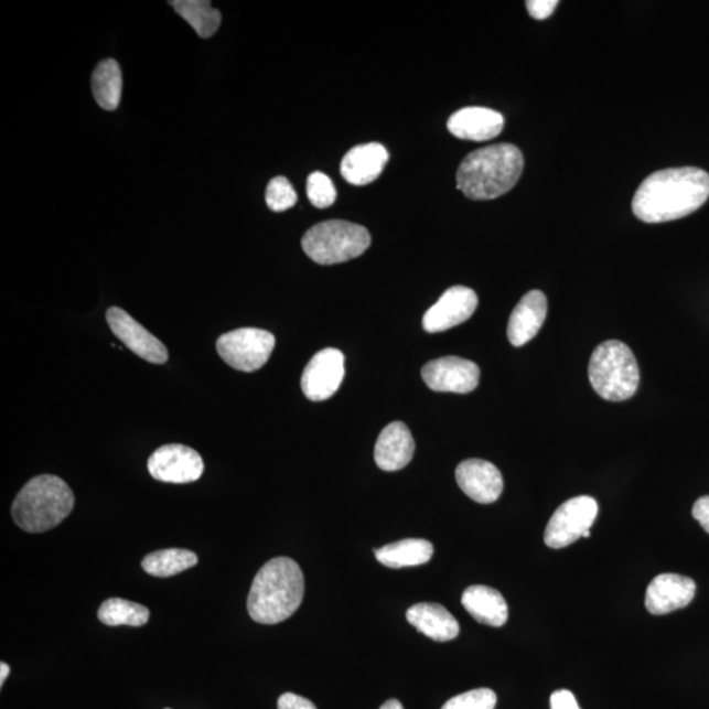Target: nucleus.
<instances>
[{
    "label": "nucleus",
    "instance_id": "aec40b11",
    "mask_svg": "<svg viewBox=\"0 0 709 709\" xmlns=\"http://www.w3.org/2000/svg\"><path fill=\"white\" fill-rule=\"evenodd\" d=\"M408 622L433 642H451L460 633V625L451 612L438 603H418L406 612Z\"/></svg>",
    "mask_w": 709,
    "mask_h": 709
},
{
    "label": "nucleus",
    "instance_id": "c85d7f7f",
    "mask_svg": "<svg viewBox=\"0 0 709 709\" xmlns=\"http://www.w3.org/2000/svg\"><path fill=\"white\" fill-rule=\"evenodd\" d=\"M497 695L488 688H477L447 701L442 709H494Z\"/></svg>",
    "mask_w": 709,
    "mask_h": 709
},
{
    "label": "nucleus",
    "instance_id": "a211bd4d",
    "mask_svg": "<svg viewBox=\"0 0 709 709\" xmlns=\"http://www.w3.org/2000/svg\"><path fill=\"white\" fill-rule=\"evenodd\" d=\"M388 161V150L382 143L357 144L344 155L341 174L350 184L367 185L382 175Z\"/></svg>",
    "mask_w": 709,
    "mask_h": 709
},
{
    "label": "nucleus",
    "instance_id": "f3484780",
    "mask_svg": "<svg viewBox=\"0 0 709 709\" xmlns=\"http://www.w3.org/2000/svg\"><path fill=\"white\" fill-rule=\"evenodd\" d=\"M548 302L540 291H529L523 296L508 320L507 339L514 347L525 346L534 340L546 322Z\"/></svg>",
    "mask_w": 709,
    "mask_h": 709
},
{
    "label": "nucleus",
    "instance_id": "72a5a7b5",
    "mask_svg": "<svg viewBox=\"0 0 709 709\" xmlns=\"http://www.w3.org/2000/svg\"><path fill=\"white\" fill-rule=\"evenodd\" d=\"M9 674L10 666L4 663L0 664V686H3L6 678L9 677Z\"/></svg>",
    "mask_w": 709,
    "mask_h": 709
},
{
    "label": "nucleus",
    "instance_id": "6ab92c4d",
    "mask_svg": "<svg viewBox=\"0 0 709 709\" xmlns=\"http://www.w3.org/2000/svg\"><path fill=\"white\" fill-rule=\"evenodd\" d=\"M416 443L411 432L402 422L385 427L375 445V461L385 472L401 471L415 456Z\"/></svg>",
    "mask_w": 709,
    "mask_h": 709
},
{
    "label": "nucleus",
    "instance_id": "4be33fe9",
    "mask_svg": "<svg viewBox=\"0 0 709 709\" xmlns=\"http://www.w3.org/2000/svg\"><path fill=\"white\" fill-rule=\"evenodd\" d=\"M432 555V544L425 539H405L375 550L377 561L391 569L423 566Z\"/></svg>",
    "mask_w": 709,
    "mask_h": 709
},
{
    "label": "nucleus",
    "instance_id": "39448f33",
    "mask_svg": "<svg viewBox=\"0 0 709 709\" xmlns=\"http://www.w3.org/2000/svg\"><path fill=\"white\" fill-rule=\"evenodd\" d=\"M589 378L599 396L621 402L635 396L640 369L632 350L621 341L599 344L591 355Z\"/></svg>",
    "mask_w": 709,
    "mask_h": 709
},
{
    "label": "nucleus",
    "instance_id": "0eeeda50",
    "mask_svg": "<svg viewBox=\"0 0 709 709\" xmlns=\"http://www.w3.org/2000/svg\"><path fill=\"white\" fill-rule=\"evenodd\" d=\"M218 355L234 369L256 372L270 359L275 336L266 330L245 327L219 336Z\"/></svg>",
    "mask_w": 709,
    "mask_h": 709
},
{
    "label": "nucleus",
    "instance_id": "9b49d317",
    "mask_svg": "<svg viewBox=\"0 0 709 709\" xmlns=\"http://www.w3.org/2000/svg\"><path fill=\"white\" fill-rule=\"evenodd\" d=\"M344 378V355L340 350L325 348L308 363L301 388L311 401H325L339 391Z\"/></svg>",
    "mask_w": 709,
    "mask_h": 709
},
{
    "label": "nucleus",
    "instance_id": "473e14b6",
    "mask_svg": "<svg viewBox=\"0 0 709 709\" xmlns=\"http://www.w3.org/2000/svg\"><path fill=\"white\" fill-rule=\"evenodd\" d=\"M692 516L700 523V526L705 528V531L709 534V495H705V497L695 502Z\"/></svg>",
    "mask_w": 709,
    "mask_h": 709
},
{
    "label": "nucleus",
    "instance_id": "cd10ccee",
    "mask_svg": "<svg viewBox=\"0 0 709 709\" xmlns=\"http://www.w3.org/2000/svg\"><path fill=\"white\" fill-rule=\"evenodd\" d=\"M307 194L315 208L320 210L329 208L336 200V190L332 179L321 171H315L309 175Z\"/></svg>",
    "mask_w": 709,
    "mask_h": 709
},
{
    "label": "nucleus",
    "instance_id": "c756f323",
    "mask_svg": "<svg viewBox=\"0 0 709 709\" xmlns=\"http://www.w3.org/2000/svg\"><path fill=\"white\" fill-rule=\"evenodd\" d=\"M559 6L557 0H528L527 11L536 20L548 19Z\"/></svg>",
    "mask_w": 709,
    "mask_h": 709
},
{
    "label": "nucleus",
    "instance_id": "4468645a",
    "mask_svg": "<svg viewBox=\"0 0 709 709\" xmlns=\"http://www.w3.org/2000/svg\"><path fill=\"white\" fill-rule=\"evenodd\" d=\"M461 491L477 504H493L504 492V477L497 466L481 459H470L456 468Z\"/></svg>",
    "mask_w": 709,
    "mask_h": 709
},
{
    "label": "nucleus",
    "instance_id": "393cba45",
    "mask_svg": "<svg viewBox=\"0 0 709 709\" xmlns=\"http://www.w3.org/2000/svg\"><path fill=\"white\" fill-rule=\"evenodd\" d=\"M196 563V554L187 549L172 548L148 555L142 560V568L150 576L168 578L194 568Z\"/></svg>",
    "mask_w": 709,
    "mask_h": 709
},
{
    "label": "nucleus",
    "instance_id": "20e7f679",
    "mask_svg": "<svg viewBox=\"0 0 709 709\" xmlns=\"http://www.w3.org/2000/svg\"><path fill=\"white\" fill-rule=\"evenodd\" d=\"M74 494L64 480L43 474L26 483L12 505V519L26 533L50 531L74 508Z\"/></svg>",
    "mask_w": 709,
    "mask_h": 709
},
{
    "label": "nucleus",
    "instance_id": "ddd939ff",
    "mask_svg": "<svg viewBox=\"0 0 709 709\" xmlns=\"http://www.w3.org/2000/svg\"><path fill=\"white\" fill-rule=\"evenodd\" d=\"M107 322L114 334L142 359L163 364L169 359L166 346L120 308H109Z\"/></svg>",
    "mask_w": 709,
    "mask_h": 709
},
{
    "label": "nucleus",
    "instance_id": "7c9ffc66",
    "mask_svg": "<svg viewBox=\"0 0 709 709\" xmlns=\"http://www.w3.org/2000/svg\"><path fill=\"white\" fill-rule=\"evenodd\" d=\"M278 709H316L311 700L299 697V695L287 692L278 700Z\"/></svg>",
    "mask_w": 709,
    "mask_h": 709
},
{
    "label": "nucleus",
    "instance_id": "f257e3e1",
    "mask_svg": "<svg viewBox=\"0 0 709 709\" xmlns=\"http://www.w3.org/2000/svg\"><path fill=\"white\" fill-rule=\"evenodd\" d=\"M709 197V175L698 168L654 172L640 184L632 211L646 224L669 223L698 211Z\"/></svg>",
    "mask_w": 709,
    "mask_h": 709
},
{
    "label": "nucleus",
    "instance_id": "f03ea898",
    "mask_svg": "<svg viewBox=\"0 0 709 709\" xmlns=\"http://www.w3.org/2000/svg\"><path fill=\"white\" fill-rule=\"evenodd\" d=\"M304 591V574L299 563L288 557H277L254 578L247 611L259 624L284 622L299 610Z\"/></svg>",
    "mask_w": 709,
    "mask_h": 709
},
{
    "label": "nucleus",
    "instance_id": "2eb2a0df",
    "mask_svg": "<svg viewBox=\"0 0 709 709\" xmlns=\"http://www.w3.org/2000/svg\"><path fill=\"white\" fill-rule=\"evenodd\" d=\"M697 593V584L691 578L666 573L659 574L646 589V610L653 615H666L686 608Z\"/></svg>",
    "mask_w": 709,
    "mask_h": 709
},
{
    "label": "nucleus",
    "instance_id": "2f4dec72",
    "mask_svg": "<svg viewBox=\"0 0 709 709\" xmlns=\"http://www.w3.org/2000/svg\"><path fill=\"white\" fill-rule=\"evenodd\" d=\"M550 709H581L574 695L568 690H559L550 697Z\"/></svg>",
    "mask_w": 709,
    "mask_h": 709
},
{
    "label": "nucleus",
    "instance_id": "a878e982",
    "mask_svg": "<svg viewBox=\"0 0 709 709\" xmlns=\"http://www.w3.org/2000/svg\"><path fill=\"white\" fill-rule=\"evenodd\" d=\"M98 617L109 626H142L149 622L150 611L142 604L111 598L100 605Z\"/></svg>",
    "mask_w": 709,
    "mask_h": 709
},
{
    "label": "nucleus",
    "instance_id": "423d86ee",
    "mask_svg": "<svg viewBox=\"0 0 709 709\" xmlns=\"http://www.w3.org/2000/svg\"><path fill=\"white\" fill-rule=\"evenodd\" d=\"M301 245L315 264L339 265L366 253L370 245V234L362 225L332 219L311 227L302 237Z\"/></svg>",
    "mask_w": 709,
    "mask_h": 709
},
{
    "label": "nucleus",
    "instance_id": "1a4fd4ad",
    "mask_svg": "<svg viewBox=\"0 0 709 709\" xmlns=\"http://www.w3.org/2000/svg\"><path fill=\"white\" fill-rule=\"evenodd\" d=\"M151 477L169 484L195 483L203 476L204 461L198 452L182 444H168L151 454Z\"/></svg>",
    "mask_w": 709,
    "mask_h": 709
},
{
    "label": "nucleus",
    "instance_id": "9d476101",
    "mask_svg": "<svg viewBox=\"0 0 709 709\" xmlns=\"http://www.w3.org/2000/svg\"><path fill=\"white\" fill-rule=\"evenodd\" d=\"M427 387L442 394H471L480 383V368L476 363L458 356H445L427 363L422 368Z\"/></svg>",
    "mask_w": 709,
    "mask_h": 709
},
{
    "label": "nucleus",
    "instance_id": "f704fd0d",
    "mask_svg": "<svg viewBox=\"0 0 709 709\" xmlns=\"http://www.w3.org/2000/svg\"><path fill=\"white\" fill-rule=\"evenodd\" d=\"M380 709H404V707L401 703H399L398 700L391 699V700L385 701V703L382 706Z\"/></svg>",
    "mask_w": 709,
    "mask_h": 709
},
{
    "label": "nucleus",
    "instance_id": "c9c22d12",
    "mask_svg": "<svg viewBox=\"0 0 709 709\" xmlns=\"http://www.w3.org/2000/svg\"><path fill=\"white\" fill-rule=\"evenodd\" d=\"M166 709H170V708H166Z\"/></svg>",
    "mask_w": 709,
    "mask_h": 709
},
{
    "label": "nucleus",
    "instance_id": "5701e85b",
    "mask_svg": "<svg viewBox=\"0 0 709 709\" xmlns=\"http://www.w3.org/2000/svg\"><path fill=\"white\" fill-rule=\"evenodd\" d=\"M93 94L99 107L115 111L120 105L122 74L119 64L112 58L100 62L93 74Z\"/></svg>",
    "mask_w": 709,
    "mask_h": 709
},
{
    "label": "nucleus",
    "instance_id": "7ed1b4c3",
    "mask_svg": "<svg viewBox=\"0 0 709 709\" xmlns=\"http://www.w3.org/2000/svg\"><path fill=\"white\" fill-rule=\"evenodd\" d=\"M525 168L522 151L513 143H497L473 151L458 170V189L472 200H493L518 183Z\"/></svg>",
    "mask_w": 709,
    "mask_h": 709
},
{
    "label": "nucleus",
    "instance_id": "412c9836",
    "mask_svg": "<svg viewBox=\"0 0 709 709\" xmlns=\"http://www.w3.org/2000/svg\"><path fill=\"white\" fill-rule=\"evenodd\" d=\"M461 603L481 624L498 629L507 622L508 608L505 598L493 588L481 587V584L468 588L461 598Z\"/></svg>",
    "mask_w": 709,
    "mask_h": 709
},
{
    "label": "nucleus",
    "instance_id": "dca6fc26",
    "mask_svg": "<svg viewBox=\"0 0 709 709\" xmlns=\"http://www.w3.org/2000/svg\"><path fill=\"white\" fill-rule=\"evenodd\" d=\"M505 127L499 112L484 107H466L454 112L447 128L460 140L484 142L495 139Z\"/></svg>",
    "mask_w": 709,
    "mask_h": 709
},
{
    "label": "nucleus",
    "instance_id": "f8f14e48",
    "mask_svg": "<svg viewBox=\"0 0 709 709\" xmlns=\"http://www.w3.org/2000/svg\"><path fill=\"white\" fill-rule=\"evenodd\" d=\"M477 305L479 298L473 289L461 286L447 289L423 315V329L431 334L443 333L470 320Z\"/></svg>",
    "mask_w": 709,
    "mask_h": 709
},
{
    "label": "nucleus",
    "instance_id": "bb28decb",
    "mask_svg": "<svg viewBox=\"0 0 709 709\" xmlns=\"http://www.w3.org/2000/svg\"><path fill=\"white\" fill-rule=\"evenodd\" d=\"M266 203L273 212H284L298 203V194L287 178L277 176L267 185Z\"/></svg>",
    "mask_w": 709,
    "mask_h": 709
},
{
    "label": "nucleus",
    "instance_id": "b1692460",
    "mask_svg": "<svg viewBox=\"0 0 709 709\" xmlns=\"http://www.w3.org/2000/svg\"><path fill=\"white\" fill-rule=\"evenodd\" d=\"M170 4L202 39L212 37L222 24V12L213 9L208 0H175Z\"/></svg>",
    "mask_w": 709,
    "mask_h": 709
},
{
    "label": "nucleus",
    "instance_id": "6e6552de",
    "mask_svg": "<svg viewBox=\"0 0 709 709\" xmlns=\"http://www.w3.org/2000/svg\"><path fill=\"white\" fill-rule=\"evenodd\" d=\"M598 502L588 495L571 498L557 508L548 522L544 541L549 548L561 549L590 533L598 515Z\"/></svg>",
    "mask_w": 709,
    "mask_h": 709
}]
</instances>
